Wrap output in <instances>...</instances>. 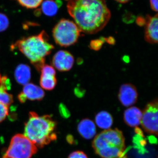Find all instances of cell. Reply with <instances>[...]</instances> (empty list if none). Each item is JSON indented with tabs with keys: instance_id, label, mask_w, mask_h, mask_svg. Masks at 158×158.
<instances>
[{
	"instance_id": "cell-1",
	"label": "cell",
	"mask_w": 158,
	"mask_h": 158,
	"mask_svg": "<svg viewBox=\"0 0 158 158\" xmlns=\"http://www.w3.org/2000/svg\"><path fill=\"white\" fill-rule=\"evenodd\" d=\"M67 8L80 31L86 34L101 31L111 18L105 0H69Z\"/></svg>"
},
{
	"instance_id": "cell-2",
	"label": "cell",
	"mask_w": 158,
	"mask_h": 158,
	"mask_svg": "<svg viewBox=\"0 0 158 158\" xmlns=\"http://www.w3.org/2000/svg\"><path fill=\"white\" fill-rule=\"evenodd\" d=\"M56 126L57 123L49 115L40 116L31 112L25 123L24 135L36 147L41 148L56 140Z\"/></svg>"
},
{
	"instance_id": "cell-3",
	"label": "cell",
	"mask_w": 158,
	"mask_h": 158,
	"mask_svg": "<svg viewBox=\"0 0 158 158\" xmlns=\"http://www.w3.org/2000/svg\"><path fill=\"white\" fill-rule=\"evenodd\" d=\"M11 48L18 49L39 71L44 65L45 57L54 48L53 45L48 42V36L44 31L38 35L17 40Z\"/></svg>"
},
{
	"instance_id": "cell-4",
	"label": "cell",
	"mask_w": 158,
	"mask_h": 158,
	"mask_svg": "<svg viewBox=\"0 0 158 158\" xmlns=\"http://www.w3.org/2000/svg\"><path fill=\"white\" fill-rule=\"evenodd\" d=\"M92 147L95 153L102 158H118L125 150L122 132L117 128L103 131L95 137Z\"/></svg>"
},
{
	"instance_id": "cell-5",
	"label": "cell",
	"mask_w": 158,
	"mask_h": 158,
	"mask_svg": "<svg viewBox=\"0 0 158 158\" xmlns=\"http://www.w3.org/2000/svg\"><path fill=\"white\" fill-rule=\"evenodd\" d=\"M81 32L75 23L69 20L62 19L54 27L53 37L57 44L67 47L77 41Z\"/></svg>"
},
{
	"instance_id": "cell-6",
	"label": "cell",
	"mask_w": 158,
	"mask_h": 158,
	"mask_svg": "<svg viewBox=\"0 0 158 158\" xmlns=\"http://www.w3.org/2000/svg\"><path fill=\"white\" fill-rule=\"evenodd\" d=\"M37 151V147L28 138L17 134L11 138L3 158H31Z\"/></svg>"
},
{
	"instance_id": "cell-7",
	"label": "cell",
	"mask_w": 158,
	"mask_h": 158,
	"mask_svg": "<svg viewBox=\"0 0 158 158\" xmlns=\"http://www.w3.org/2000/svg\"><path fill=\"white\" fill-rule=\"evenodd\" d=\"M158 100L156 99L146 106L141 122L145 132L156 136L158 135Z\"/></svg>"
},
{
	"instance_id": "cell-8",
	"label": "cell",
	"mask_w": 158,
	"mask_h": 158,
	"mask_svg": "<svg viewBox=\"0 0 158 158\" xmlns=\"http://www.w3.org/2000/svg\"><path fill=\"white\" fill-rule=\"evenodd\" d=\"M52 62L54 67L57 70L61 72L68 71L73 66L74 59L69 52L60 50L54 55Z\"/></svg>"
},
{
	"instance_id": "cell-9",
	"label": "cell",
	"mask_w": 158,
	"mask_h": 158,
	"mask_svg": "<svg viewBox=\"0 0 158 158\" xmlns=\"http://www.w3.org/2000/svg\"><path fill=\"white\" fill-rule=\"evenodd\" d=\"M118 99L122 104L129 107L135 104L138 98V93L135 86L131 84H124L119 89Z\"/></svg>"
},
{
	"instance_id": "cell-10",
	"label": "cell",
	"mask_w": 158,
	"mask_h": 158,
	"mask_svg": "<svg viewBox=\"0 0 158 158\" xmlns=\"http://www.w3.org/2000/svg\"><path fill=\"white\" fill-rule=\"evenodd\" d=\"M40 71L41 76L40 83L41 88L48 90H52L57 84L55 69L51 65H44Z\"/></svg>"
},
{
	"instance_id": "cell-11",
	"label": "cell",
	"mask_w": 158,
	"mask_h": 158,
	"mask_svg": "<svg viewBox=\"0 0 158 158\" xmlns=\"http://www.w3.org/2000/svg\"><path fill=\"white\" fill-rule=\"evenodd\" d=\"M158 14L154 16L146 15L145 17V34L144 38L149 43H157L158 40Z\"/></svg>"
},
{
	"instance_id": "cell-12",
	"label": "cell",
	"mask_w": 158,
	"mask_h": 158,
	"mask_svg": "<svg viewBox=\"0 0 158 158\" xmlns=\"http://www.w3.org/2000/svg\"><path fill=\"white\" fill-rule=\"evenodd\" d=\"M142 113L139 108L131 107L125 111L124 120L131 127L138 126L141 123Z\"/></svg>"
},
{
	"instance_id": "cell-13",
	"label": "cell",
	"mask_w": 158,
	"mask_h": 158,
	"mask_svg": "<svg viewBox=\"0 0 158 158\" xmlns=\"http://www.w3.org/2000/svg\"><path fill=\"white\" fill-rule=\"evenodd\" d=\"M78 131L83 138L90 139L95 136L96 128L93 121L88 118H85L81 121L78 125Z\"/></svg>"
},
{
	"instance_id": "cell-14",
	"label": "cell",
	"mask_w": 158,
	"mask_h": 158,
	"mask_svg": "<svg viewBox=\"0 0 158 158\" xmlns=\"http://www.w3.org/2000/svg\"><path fill=\"white\" fill-rule=\"evenodd\" d=\"M22 92L27 99L32 101L41 100L45 95L42 88L32 83L24 85Z\"/></svg>"
},
{
	"instance_id": "cell-15",
	"label": "cell",
	"mask_w": 158,
	"mask_h": 158,
	"mask_svg": "<svg viewBox=\"0 0 158 158\" xmlns=\"http://www.w3.org/2000/svg\"><path fill=\"white\" fill-rule=\"evenodd\" d=\"M15 80L19 85L28 84L31 79V69L30 66L24 64L18 65L14 72Z\"/></svg>"
},
{
	"instance_id": "cell-16",
	"label": "cell",
	"mask_w": 158,
	"mask_h": 158,
	"mask_svg": "<svg viewBox=\"0 0 158 158\" xmlns=\"http://www.w3.org/2000/svg\"><path fill=\"white\" fill-rule=\"evenodd\" d=\"M95 122L101 128L108 129L113 124V118L110 113L106 111H102L95 116Z\"/></svg>"
},
{
	"instance_id": "cell-17",
	"label": "cell",
	"mask_w": 158,
	"mask_h": 158,
	"mask_svg": "<svg viewBox=\"0 0 158 158\" xmlns=\"http://www.w3.org/2000/svg\"><path fill=\"white\" fill-rule=\"evenodd\" d=\"M59 7L56 0H45L41 6V12L46 16L53 17L57 14Z\"/></svg>"
},
{
	"instance_id": "cell-18",
	"label": "cell",
	"mask_w": 158,
	"mask_h": 158,
	"mask_svg": "<svg viewBox=\"0 0 158 158\" xmlns=\"http://www.w3.org/2000/svg\"><path fill=\"white\" fill-rule=\"evenodd\" d=\"M7 91L5 87L0 85V102L9 107L13 103V97Z\"/></svg>"
},
{
	"instance_id": "cell-19",
	"label": "cell",
	"mask_w": 158,
	"mask_h": 158,
	"mask_svg": "<svg viewBox=\"0 0 158 158\" xmlns=\"http://www.w3.org/2000/svg\"><path fill=\"white\" fill-rule=\"evenodd\" d=\"M20 6L28 9H37L40 6L43 0H17Z\"/></svg>"
},
{
	"instance_id": "cell-20",
	"label": "cell",
	"mask_w": 158,
	"mask_h": 158,
	"mask_svg": "<svg viewBox=\"0 0 158 158\" xmlns=\"http://www.w3.org/2000/svg\"><path fill=\"white\" fill-rule=\"evenodd\" d=\"M106 42V38L101 37L98 39L94 40L90 42V47L91 49L94 51H98Z\"/></svg>"
},
{
	"instance_id": "cell-21",
	"label": "cell",
	"mask_w": 158,
	"mask_h": 158,
	"mask_svg": "<svg viewBox=\"0 0 158 158\" xmlns=\"http://www.w3.org/2000/svg\"><path fill=\"white\" fill-rule=\"evenodd\" d=\"M9 25V19L8 17L5 14L0 13V32L7 30Z\"/></svg>"
},
{
	"instance_id": "cell-22",
	"label": "cell",
	"mask_w": 158,
	"mask_h": 158,
	"mask_svg": "<svg viewBox=\"0 0 158 158\" xmlns=\"http://www.w3.org/2000/svg\"><path fill=\"white\" fill-rule=\"evenodd\" d=\"M9 114V108L6 105L0 102V123Z\"/></svg>"
},
{
	"instance_id": "cell-23",
	"label": "cell",
	"mask_w": 158,
	"mask_h": 158,
	"mask_svg": "<svg viewBox=\"0 0 158 158\" xmlns=\"http://www.w3.org/2000/svg\"><path fill=\"white\" fill-rule=\"evenodd\" d=\"M59 110L60 115L63 118H67L70 117V112L66 106L63 103H60L59 105Z\"/></svg>"
},
{
	"instance_id": "cell-24",
	"label": "cell",
	"mask_w": 158,
	"mask_h": 158,
	"mask_svg": "<svg viewBox=\"0 0 158 158\" xmlns=\"http://www.w3.org/2000/svg\"><path fill=\"white\" fill-rule=\"evenodd\" d=\"M68 158H88L87 155L82 151H76L71 153Z\"/></svg>"
},
{
	"instance_id": "cell-25",
	"label": "cell",
	"mask_w": 158,
	"mask_h": 158,
	"mask_svg": "<svg viewBox=\"0 0 158 158\" xmlns=\"http://www.w3.org/2000/svg\"><path fill=\"white\" fill-rule=\"evenodd\" d=\"M85 91L84 89L80 88H76L74 89V94L77 97H83L85 95Z\"/></svg>"
},
{
	"instance_id": "cell-26",
	"label": "cell",
	"mask_w": 158,
	"mask_h": 158,
	"mask_svg": "<svg viewBox=\"0 0 158 158\" xmlns=\"http://www.w3.org/2000/svg\"><path fill=\"white\" fill-rule=\"evenodd\" d=\"M143 138H144L138 135H135L134 136L133 138V142L134 144H135L134 145L140 146V141H141Z\"/></svg>"
},
{
	"instance_id": "cell-27",
	"label": "cell",
	"mask_w": 158,
	"mask_h": 158,
	"mask_svg": "<svg viewBox=\"0 0 158 158\" xmlns=\"http://www.w3.org/2000/svg\"><path fill=\"white\" fill-rule=\"evenodd\" d=\"M134 148L138 150V153L141 155H144V154L148 152V151L144 147H141V146H136L134 145L133 146Z\"/></svg>"
},
{
	"instance_id": "cell-28",
	"label": "cell",
	"mask_w": 158,
	"mask_h": 158,
	"mask_svg": "<svg viewBox=\"0 0 158 158\" xmlns=\"http://www.w3.org/2000/svg\"><path fill=\"white\" fill-rule=\"evenodd\" d=\"M151 7L154 11H158V0H150Z\"/></svg>"
},
{
	"instance_id": "cell-29",
	"label": "cell",
	"mask_w": 158,
	"mask_h": 158,
	"mask_svg": "<svg viewBox=\"0 0 158 158\" xmlns=\"http://www.w3.org/2000/svg\"><path fill=\"white\" fill-rule=\"evenodd\" d=\"M136 23L138 25L140 26H143L145 24V19L141 16H139L136 19Z\"/></svg>"
},
{
	"instance_id": "cell-30",
	"label": "cell",
	"mask_w": 158,
	"mask_h": 158,
	"mask_svg": "<svg viewBox=\"0 0 158 158\" xmlns=\"http://www.w3.org/2000/svg\"><path fill=\"white\" fill-rule=\"evenodd\" d=\"M148 141L151 144H157V139L154 136L150 135L148 136Z\"/></svg>"
},
{
	"instance_id": "cell-31",
	"label": "cell",
	"mask_w": 158,
	"mask_h": 158,
	"mask_svg": "<svg viewBox=\"0 0 158 158\" xmlns=\"http://www.w3.org/2000/svg\"><path fill=\"white\" fill-rule=\"evenodd\" d=\"M18 98L19 101L21 103H22L25 102L27 100L24 94H23L22 92H21L18 95Z\"/></svg>"
},
{
	"instance_id": "cell-32",
	"label": "cell",
	"mask_w": 158,
	"mask_h": 158,
	"mask_svg": "<svg viewBox=\"0 0 158 158\" xmlns=\"http://www.w3.org/2000/svg\"><path fill=\"white\" fill-rule=\"evenodd\" d=\"M66 141L70 144H73L75 143L74 138L73 136L71 135H68L66 136Z\"/></svg>"
},
{
	"instance_id": "cell-33",
	"label": "cell",
	"mask_w": 158,
	"mask_h": 158,
	"mask_svg": "<svg viewBox=\"0 0 158 158\" xmlns=\"http://www.w3.org/2000/svg\"><path fill=\"white\" fill-rule=\"evenodd\" d=\"M135 131L136 134H137V135H139L141 136L144 138V134H143L142 130L140 128L138 127H136L135 129Z\"/></svg>"
},
{
	"instance_id": "cell-34",
	"label": "cell",
	"mask_w": 158,
	"mask_h": 158,
	"mask_svg": "<svg viewBox=\"0 0 158 158\" xmlns=\"http://www.w3.org/2000/svg\"><path fill=\"white\" fill-rule=\"evenodd\" d=\"M106 42H107L111 45H113L115 43V40L113 37H110L108 38H106Z\"/></svg>"
},
{
	"instance_id": "cell-35",
	"label": "cell",
	"mask_w": 158,
	"mask_h": 158,
	"mask_svg": "<svg viewBox=\"0 0 158 158\" xmlns=\"http://www.w3.org/2000/svg\"><path fill=\"white\" fill-rule=\"evenodd\" d=\"M147 144V141H146L145 139H144V138H143L142 140L140 142V145L141 146V147H144Z\"/></svg>"
},
{
	"instance_id": "cell-36",
	"label": "cell",
	"mask_w": 158,
	"mask_h": 158,
	"mask_svg": "<svg viewBox=\"0 0 158 158\" xmlns=\"http://www.w3.org/2000/svg\"><path fill=\"white\" fill-rule=\"evenodd\" d=\"M41 11L40 9H37L34 11V14L36 16H40L41 14Z\"/></svg>"
},
{
	"instance_id": "cell-37",
	"label": "cell",
	"mask_w": 158,
	"mask_h": 158,
	"mask_svg": "<svg viewBox=\"0 0 158 158\" xmlns=\"http://www.w3.org/2000/svg\"><path fill=\"white\" fill-rule=\"evenodd\" d=\"M115 1L120 3H126L129 2L130 0H115Z\"/></svg>"
},
{
	"instance_id": "cell-38",
	"label": "cell",
	"mask_w": 158,
	"mask_h": 158,
	"mask_svg": "<svg viewBox=\"0 0 158 158\" xmlns=\"http://www.w3.org/2000/svg\"><path fill=\"white\" fill-rule=\"evenodd\" d=\"M123 61L125 62H129V58L127 56H125L123 57Z\"/></svg>"
},
{
	"instance_id": "cell-39",
	"label": "cell",
	"mask_w": 158,
	"mask_h": 158,
	"mask_svg": "<svg viewBox=\"0 0 158 158\" xmlns=\"http://www.w3.org/2000/svg\"><path fill=\"white\" fill-rule=\"evenodd\" d=\"M1 77H2V76H1V75H0V81H1Z\"/></svg>"
},
{
	"instance_id": "cell-40",
	"label": "cell",
	"mask_w": 158,
	"mask_h": 158,
	"mask_svg": "<svg viewBox=\"0 0 158 158\" xmlns=\"http://www.w3.org/2000/svg\"><path fill=\"white\" fill-rule=\"evenodd\" d=\"M65 1H68V0H65Z\"/></svg>"
}]
</instances>
